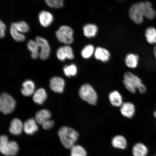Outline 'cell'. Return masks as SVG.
<instances>
[{"mask_svg":"<svg viewBox=\"0 0 156 156\" xmlns=\"http://www.w3.org/2000/svg\"><path fill=\"white\" fill-rule=\"evenodd\" d=\"M6 27L4 23L2 20L0 22V37L1 38H2L5 36V32Z\"/></svg>","mask_w":156,"mask_h":156,"instance_id":"836d02e7","label":"cell"},{"mask_svg":"<svg viewBox=\"0 0 156 156\" xmlns=\"http://www.w3.org/2000/svg\"><path fill=\"white\" fill-rule=\"evenodd\" d=\"M123 83L126 89L132 94L136 93V90L142 94L145 93L147 90L141 79L131 72H126L124 74Z\"/></svg>","mask_w":156,"mask_h":156,"instance_id":"6da1fadb","label":"cell"},{"mask_svg":"<svg viewBox=\"0 0 156 156\" xmlns=\"http://www.w3.org/2000/svg\"><path fill=\"white\" fill-rule=\"evenodd\" d=\"M86 151L82 146L74 145L71 149V156H87Z\"/></svg>","mask_w":156,"mask_h":156,"instance_id":"83f0119b","label":"cell"},{"mask_svg":"<svg viewBox=\"0 0 156 156\" xmlns=\"http://www.w3.org/2000/svg\"><path fill=\"white\" fill-rule=\"evenodd\" d=\"M149 150L145 144L139 142L135 144L132 148V154L133 156H147Z\"/></svg>","mask_w":156,"mask_h":156,"instance_id":"ac0fdd59","label":"cell"},{"mask_svg":"<svg viewBox=\"0 0 156 156\" xmlns=\"http://www.w3.org/2000/svg\"></svg>","mask_w":156,"mask_h":156,"instance_id":"74e56055","label":"cell"},{"mask_svg":"<svg viewBox=\"0 0 156 156\" xmlns=\"http://www.w3.org/2000/svg\"><path fill=\"white\" fill-rule=\"evenodd\" d=\"M153 116L156 119V110L153 112Z\"/></svg>","mask_w":156,"mask_h":156,"instance_id":"d590c367","label":"cell"},{"mask_svg":"<svg viewBox=\"0 0 156 156\" xmlns=\"http://www.w3.org/2000/svg\"><path fill=\"white\" fill-rule=\"evenodd\" d=\"M51 114L48 110H42L36 113L35 120L37 123L42 126L44 122L49 120Z\"/></svg>","mask_w":156,"mask_h":156,"instance_id":"ffe728a7","label":"cell"},{"mask_svg":"<svg viewBox=\"0 0 156 156\" xmlns=\"http://www.w3.org/2000/svg\"><path fill=\"white\" fill-rule=\"evenodd\" d=\"M112 145L116 149L124 150L127 146L126 138L122 135H117L113 137L112 141Z\"/></svg>","mask_w":156,"mask_h":156,"instance_id":"d6986e66","label":"cell"},{"mask_svg":"<svg viewBox=\"0 0 156 156\" xmlns=\"http://www.w3.org/2000/svg\"><path fill=\"white\" fill-rule=\"evenodd\" d=\"M94 55L96 59L104 63L108 61L110 58V54L108 51L106 49L101 47L96 48Z\"/></svg>","mask_w":156,"mask_h":156,"instance_id":"2e32d148","label":"cell"},{"mask_svg":"<svg viewBox=\"0 0 156 156\" xmlns=\"http://www.w3.org/2000/svg\"><path fill=\"white\" fill-rule=\"evenodd\" d=\"M36 41L39 48H41L39 54L41 59L42 60L47 59L50 56L51 51L50 46L48 41L44 38L38 36L36 37Z\"/></svg>","mask_w":156,"mask_h":156,"instance_id":"ba28073f","label":"cell"},{"mask_svg":"<svg viewBox=\"0 0 156 156\" xmlns=\"http://www.w3.org/2000/svg\"><path fill=\"white\" fill-rule=\"evenodd\" d=\"M15 101L6 93H2L0 97V110L5 114H9L14 110Z\"/></svg>","mask_w":156,"mask_h":156,"instance_id":"5b68a950","label":"cell"},{"mask_svg":"<svg viewBox=\"0 0 156 156\" xmlns=\"http://www.w3.org/2000/svg\"><path fill=\"white\" fill-rule=\"evenodd\" d=\"M145 37L148 43L156 45V28L155 27H151L146 29Z\"/></svg>","mask_w":156,"mask_h":156,"instance_id":"d4e9b609","label":"cell"},{"mask_svg":"<svg viewBox=\"0 0 156 156\" xmlns=\"http://www.w3.org/2000/svg\"><path fill=\"white\" fill-rule=\"evenodd\" d=\"M56 56L58 59L61 61H64L66 58L73 59L74 58L73 48L68 45L62 46L58 48Z\"/></svg>","mask_w":156,"mask_h":156,"instance_id":"9c48e42d","label":"cell"},{"mask_svg":"<svg viewBox=\"0 0 156 156\" xmlns=\"http://www.w3.org/2000/svg\"><path fill=\"white\" fill-rule=\"evenodd\" d=\"M95 49L92 44L87 45L85 46L81 52L82 56L85 59H88L91 57L94 53Z\"/></svg>","mask_w":156,"mask_h":156,"instance_id":"f1b7e54d","label":"cell"},{"mask_svg":"<svg viewBox=\"0 0 156 156\" xmlns=\"http://www.w3.org/2000/svg\"><path fill=\"white\" fill-rule=\"evenodd\" d=\"M64 0H45L46 3L50 7L60 8L63 7Z\"/></svg>","mask_w":156,"mask_h":156,"instance_id":"1f68e13d","label":"cell"},{"mask_svg":"<svg viewBox=\"0 0 156 156\" xmlns=\"http://www.w3.org/2000/svg\"><path fill=\"white\" fill-rule=\"evenodd\" d=\"M28 50L31 52V57L34 59H36L39 56L40 53L38 50L39 47L36 41L29 40L27 44Z\"/></svg>","mask_w":156,"mask_h":156,"instance_id":"484cf974","label":"cell"},{"mask_svg":"<svg viewBox=\"0 0 156 156\" xmlns=\"http://www.w3.org/2000/svg\"><path fill=\"white\" fill-rule=\"evenodd\" d=\"M108 99L111 105L115 107H120L123 103L122 95L117 90L111 92L108 95Z\"/></svg>","mask_w":156,"mask_h":156,"instance_id":"4fadbf2b","label":"cell"},{"mask_svg":"<svg viewBox=\"0 0 156 156\" xmlns=\"http://www.w3.org/2000/svg\"><path fill=\"white\" fill-rule=\"evenodd\" d=\"M36 120L34 118L29 119L23 124V129L25 133L32 135L37 131L38 126Z\"/></svg>","mask_w":156,"mask_h":156,"instance_id":"5bb4252c","label":"cell"},{"mask_svg":"<svg viewBox=\"0 0 156 156\" xmlns=\"http://www.w3.org/2000/svg\"><path fill=\"white\" fill-rule=\"evenodd\" d=\"M83 30L84 35L87 38H90L96 36L98 28L95 24H88L84 26Z\"/></svg>","mask_w":156,"mask_h":156,"instance_id":"cb8c5ba5","label":"cell"},{"mask_svg":"<svg viewBox=\"0 0 156 156\" xmlns=\"http://www.w3.org/2000/svg\"><path fill=\"white\" fill-rule=\"evenodd\" d=\"M58 135L63 145L67 149H71L77 141L79 134L75 130L67 126L62 127Z\"/></svg>","mask_w":156,"mask_h":156,"instance_id":"7a4b0ae2","label":"cell"},{"mask_svg":"<svg viewBox=\"0 0 156 156\" xmlns=\"http://www.w3.org/2000/svg\"><path fill=\"white\" fill-rule=\"evenodd\" d=\"M73 35V29L66 25L60 27L56 32V36L58 41L67 44L73 43L74 41Z\"/></svg>","mask_w":156,"mask_h":156,"instance_id":"8992f818","label":"cell"},{"mask_svg":"<svg viewBox=\"0 0 156 156\" xmlns=\"http://www.w3.org/2000/svg\"><path fill=\"white\" fill-rule=\"evenodd\" d=\"M18 144L15 141H9L8 138L2 135L0 138V151L3 155L7 156H15L19 151Z\"/></svg>","mask_w":156,"mask_h":156,"instance_id":"277c9868","label":"cell"},{"mask_svg":"<svg viewBox=\"0 0 156 156\" xmlns=\"http://www.w3.org/2000/svg\"><path fill=\"white\" fill-rule=\"evenodd\" d=\"M63 71L66 76L68 77H71L76 75L77 68L75 64H71L69 66L66 65L64 66Z\"/></svg>","mask_w":156,"mask_h":156,"instance_id":"f546056e","label":"cell"},{"mask_svg":"<svg viewBox=\"0 0 156 156\" xmlns=\"http://www.w3.org/2000/svg\"><path fill=\"white\" fill-rule=\"evenodd\" d=\"M79 93L81 98L89 104L94 106L97 104L98 99L97 94L90 84L86 83L82 85Z\"/></svg>","mask_w":156,"mask_h":156,"instance_id":"3957f363","label":"cell"},{"mask_svg":"<svg viewBox=\"0 0 156 156\" xmlns=\"http://www.w3.org/2000/svg\"><path fill=\"white\" fill-rule=\"evenodd\" d=\"M154 156H156V155H154Z\"/></svg>","mask_w":156,"mask_h":156,"instance_id":"8d00e7d4","label":"cell"},{"mask_svg":"<svg viewBox=\"0 0 156 156\" xmlns=\"http://www.w3.org/2000/svg\"><path fill=\"white\" fill-rule=\"evenodd\" d=\"M12 23L17 30L21 34L28 32L29 30L28 25L24 21H21L19 22Z\"/></svg>","mask_w":156,"mask_h":156,"instance_id":"4dcf8cb0","label":"cell"},{"mask_svg":"<svg viewBox=\"0 0 156 156\" xmlns=\"http://www.w3.org/2000/svg\"><path fill=\"white\" fill-rule=\"evenodd\" d=\"M65 81L62 78L54 77L50 81V87L54 92L61 93L63 92Z\"/></svg>","mask_w":156,"mask_h":156,"instance_id":"7c38bea8","label":"cell"},{"mask_svg":"<svg viewBox=\"0 0 156 156\" xmlns=\"http://www.w3.org/2000/svg\"><path fill=\"white\" fill-rule=\"evenodd\" d=\"M47 98V94L43 88L39 89L34 93L33 100L35 103L39 105H42Z\"/></svg>","mask_w":156,"mask_h":156,"instance_id":"603a6c76","label":"cell"},{"mask_svg":"<svg viewBox=\"0 0 156 156\" xmlns=\"http://www.w3.org/2000/svg\"><path fill=\"white\" fill-rule=\"evenodd\" d=\"M23 129V124L21 121L18 118H15L12 121L9 131L14 135L20 134Z\"/></svg>","mask_w":156,"mask_h":156,"instance_id":"e0dca14e","label":"cell"},{"mask_svg":"<svg viewBox=\"0 0 156 156\" xmlns=\"http://www.w3.org/2000/svg\"><path fill=\"white\" fill-rule=\"evenodd\" d=\"M140 3L144 17L150 20L154 19L156 16V12L153 7L152 4L149 1Z\"/></svg>","mask_w":156,"mask_h":156,"instance_id":"30bf717a","label":"cell"},{"mask_svg":"<svg viewBox=\"0 0 156 156\" xmlns=\"http://www.w3.org/2000/svg\"><path fill=\"white\" fill-rule=\"evenodd\" d=\"M23 87L21 92L25 96H30L35 92V85L32 81H25L23 84Z\"/></svg>","mask_w":156,"mask_h":156,"instance_id":"7402d4cb","label":"cell"},{"mask_svg":"<svg viewBox=\"0 0 156 156\" xmlns=\"http://www.w3.org/2000/svg\"><path fill=\"white\" fill-rule=\"evenodd\" d=\"M153 54L156 60V45L153 49Z\"/></svg>","mask_w":156,"mask_h":156,"instance_id":"e575fe53","label":"cell"},{"mask_svg":"<svg viewBox=\"0 0 156 156\" xmlns=\"http://www.w3.org/2000/svg\"><path fill=\"white\" fill-rule=\"evenodd\" d=\"M10 34L13 39L17 42H23L25 40L24 35L17 30L13 23L10 27Z\"/></svg>","mask_w":156,"mask_h":156,"instance_id":"4316f807","label":"cell"},{"mask_svg":"<svg viewBox=\"0 0 156 156\" xmlns=\"http://www.w3.org/2000/svg\"><path fill=\"white\" fill-rule=\"evenodd\" d=\"M139 57L137 55L130 53L126 56L125 62L127 67L134 69L137 67Z\"/></svg>","mask_w":156,"mask_h":156,"instance_id":"44dd1931","label":"cell"},{"mask_svg":"<svg viewBox=\"0 0 156 156\" xmlns=\"http://www.w3.org/2000/svg\"><path fill=\"white\" fill-rule=\"evenodd\" d=\"M38 18L41 25L44 27H48L53 20V16L47 11H42L39 14Z\"/></svg>","mask_w":156,"mask_h":156,"instance_id":"9a60e30c","label":"cell"},{"mask_svg":"<svg viewBox=\"0 0 156 156\" xmlns=\"http://www.w3.org/2000/svg\"><path fill=\"white\" fill-rule=\"evenodd\" d=\"M120 112L123 116L126 118L131 119L135 114V106L131 102L123 103L120 107Z\"/></svg>","mask_w":156,"mask_h":156,"instance_id":"8fae6325","label":"cell"},{"mask_svg":"<svg viewBox=\"0 0 156 156\" xmlns=\"http://www.w3.org/2000/svg\"><path fill=\"white\" fill-rule=\"evenodd\" d=\"M54 122L53 120H49L44 122L42 126L44 129H48L51 128L54 125Z\"/></svg>","mask_w":156,"mask_h":156,"instance_id":"d6a6232c","label":"cell"},{"mask_svg":"<svg viewBox=\"0 0 156 156\" xmlns=\"http://www.w3.org/2000/svg\"><path fill=\"white\" fill-rule=\"evenodd\" d=\"M129 15L130 19L135 24L140 25L143 23L145 17L142 13L140 3L134 4L130 7Z\"/></svg>","mask_w":156,"mask_h":156,"instance_id":"52a82bcc","label":"cell"}]
</instances>
